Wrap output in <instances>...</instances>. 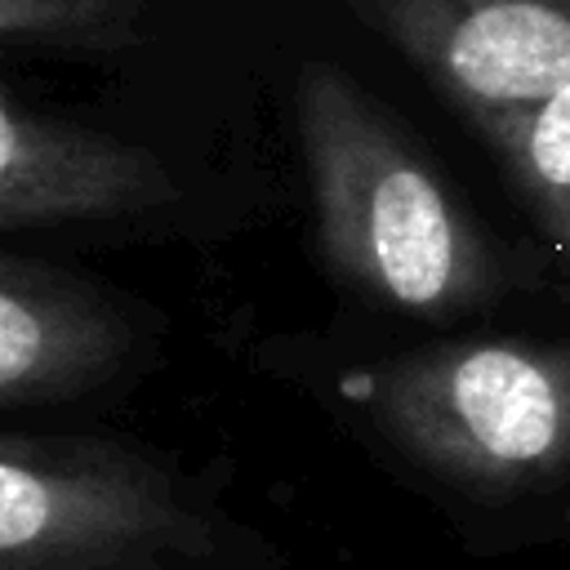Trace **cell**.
I'll use <instances>...</instances> for the list:
<instances>
[{"label":"cell","mask_w":570,"mask_h":570,"mask_svg":"<svg viewBox=\"0 0 570 570\" xmlns=\"http://www.w3.org/2000/svg\"><path fill=\"white\" fill-rule=\"evenodd\" d=\"M294 120L316 245L347 285L436 321L503 289L494 245L356 80L303 62Z\"/></svg>","instance_id":"6da1fadb"},{"label":"cell","mask_w":570,"mask_h":570,"mask_svg":"<svg viewBox=\"0 0 570 570\" xmlns=\"http://www.w3.org/2000/svg\"><path fill=\"white\" fill-rule=\"evenodd\" d=\"M347 387L401 454L459 490L525 494L570 481V343H432Z\"/></svg>","instance_id":"7a4b0ae2"},{"label":"cell","mask_w":570,"mask_h":570,"mask_svg":"<svg viewBox=\"0 0 570 570\" xmlns=\"http://www.w3.org/2000/svg\"><path fill=\"white\" fill-rule=\"evenodd\" d=\"M245 543L134 445L0 436V570H218Z\"/></svg>","instance_id":"3957f363"},{"label":"cell","mask_w":570,"mask_h":570,"mask_svg":"<svg viewBox=\"0 0 570 570\" xmlns=\"http://www.w3.org/2000/svg\"><path fill=\"white\" fill-rule=\"evenodd\" d=\"M365 9L481 134L570 85V0H365Z\"/></svg>","instance_id":"277c9868"},{"label":"cell","mask_w":570,"mask_h":570,"mask_svg":"<svg viewBox=\"0 0 570 570\" xmlns=\"http://www.w3.org/2000/svg\"><path fill=\"white\" fill-rule=\"evenodd\" d=\"M178 196L156 151L98 134L13 94L0 102V227L36 232L160 209Z\"/></svg>","instance_id":"5b68a950"},{"label":"cell","mask_w":570,"mask_h":570,"mask_svg":"<svg viewBox=\"0 0 570 570\" xmlns=\"http://www.w3.org/2000/svg\"><path fill=\"white\" fill-rule=\"evenodd\" d=\"M129 356V325L111 298L45 258H0V401L58 405L102 387Z\"/></svg>","instance_id":"8992f818"},{"label":"cell","mask_w":570,"mask_h":570,"mask_svg":"<svg viewBox=\"0 0 570 570\" xmlns=\"http://www.w3.org/2000/svg\"><path fill=\"white\" fill-rule=\"evenodd\" d=\"M485 142L503 156L548 245L570 272V85L548 102L485 129Z\"/></svg>","instance_id":"52a82bcc"},{"label":"cell","mask_w":570,"mask_h":570,"mask_svg":"<svg viewBox=\"0 0 570 570\" xmlns=\"http://www.w3.org/2000/svg\"><path fill=\"white\" fill-rule=\"evenodd\" d=\"M156 0H0V40L49 53H120L142 40Z\"/></svg>","instance_id":"ba28073f"}]
</instances>
